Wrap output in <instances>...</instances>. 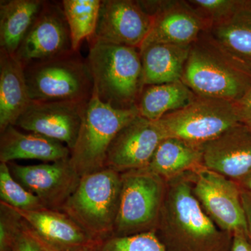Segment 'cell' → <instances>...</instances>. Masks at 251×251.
<instances>
[{"label": "cell", "instance_id": "cell-28", "mask_svg": "<svg viewBox=\"0 0 251 251\" xmlns=\"http://www.w3.org/2000/svg\"><path fill=\"white\" fill-rule=\"evenodd\" d=\"M24 219L15 208L0 201V251H12Z\"/></svg>", "mask_w": 251, "mask_h": 251}, {"label": "cell", "instance_id": "cell-1", "mask_svg": "<svg viewBox=\"0 0 251 251\" xmlns=\"http://www.w3.org/2000/svg\"><path fill=\"white\" fill-rule=\"evenodd\" d=\"M193 173L166 181L157 235L168 251H229L232 234L221 230L203 210L193 194Z\"/></svg>", "mask_w": 251, "mask_h": 251}, {"label": "cell", "instance_id": "cell-4", "mask_svg": "<svg viewBox=\"0 0 251 251\" xmlns=\"http://www.w3.org/2000/svg\"><path fill=\"white\" fill-rule=\"evenodd\" d=\"M121 173L111 168L81 176L62 210L95 242L113 234L121 192Z\"/></svg>", "mask_w": 251, "mask_h": 251}, {"label": "cell", "instance_id": "cell-25", "mask_svg": "<svg viewBox=\"0 0 251 251\" xmlns=\"http://www.w3.org/2000/svg\"><path fill=\"white\" fill-rule=\"evenodd\" d=\"M100 0H63L62 6L70 31L72 49L78 51L81 43L93 37L97 23Z\"/></svg>", "mask_w": 251, "mask_h": 251}, {"label": "cell", "instance_id": "cell-18", "mask_svg": "<svg viewBox=\"0 0 251 251\" xmlns=\"http://www.w3.org/2000/svg\"><path fill=\"white\" fill-rule=\"evenodd\" d=\"M0 133L1 163L22 159L52 163L70 157L67 145L39 133L21 131L15 126H9Z\"/></svg>", "mask_w": 251, "mask_h": 251}, {"label": "cell", "instance_id": "cell-3", "mask_svg": "<svg viewBox=\"0 0 251 251\" xmlns=\"http://www.w3.org/2000/svg\"><path fill=\"white\" fill-rule=\"evenodd\" d=\"M87 65L94 91L103 103L117 109L137 107L145 85L140 49L89 39Z\"/></svg>", "mask_w": 251, "mask_h": 251}, {"label": "cell", "instance_id": "cell-34", "mask_svg": "<svg viewBox=\"0 0 251 251\" xmlns=\"http://www.w3.org/2000/svg\"><path fill=\"white\" fill-rule=\"evenodd\" d=\"M240 188L251 192V172L244 176L242 179L236 181Z\"/></svg>", "mask_w": 251, "mask_h": 251}, {"label": "cell", "instance_id": "cell-33", "mask_svg": "<svg viewBox=\"0 0 251 251\" xmlns=\"http://www.w3.org/2000/svg\"><path fill=\"white\" fill-rule=\"evenodd\" d=\"M241 198L244 214H245L246 222H247V236L251 243V192L241 188Z\"/></svg>", "mask_w": 251, "mask_h": 251}, {"label": "cell", "instance_id": "cell-35", "mask_svg": "<svg viewBox=\"0 0 251 251\" xmlns=\"http://www.w3.org/2000/svg\"><path fill=\"white\" fill-rule=\"evenodd\" d=\"M98 242L95 243V244H92V245L88 246V247L84 248V249H81V250L78 251H94V250H95L96 245H97V244Z\"/></svg>", "mask_w": 251, "mask_h": 251}, {"label": "cell", "instance_id": "cell-20", "mask_svg": "<svg viewBox=\"0 0 251 251\" xmlns=\"http://www.w3.org/2000/svg\"><path fill=\"white\" fill-rule=\"evenodd\" d=\"M191 45L154 44L140 48L145 86L181 80Z\"/></svg>", "mask_w": 251, "mask_h": 251}, {"label": "cell", "instance_id": "cell-31", "mask_svg": "<svg viewBox=\"0 0 251 251\" xmlns=\"http://www.w3.org/2000/svg\"><path fill=\"white\" fill-rule=\"evenodd\" d=\"M234 103L239 123L251 129V88Z\"/></svg>", "mask_w": 251, "mask_h": 251}, {"label": "cell", "instance_id": "cell-27", "mask_svg": "<svg viewBox=\"0 0 251 251\" xmlns=\"http://www.w3.org/2000/svg\"><path fill=\"white\" fill-rule=\"evenodd\" d=\"M94 251H168L156 231L133 234L111 236L97 243Z\"/></svg>", "mask_w": 251, "mask_h": 251}, {"label": "cell", "instance_id": "cell-24", "mask_svg": "<svg viewBox=\"0 0 251 251\" xmlns=\"http://www.w3.org/2000/svg\"><path fill=\"white\" fill-rule=\"evenodd\" d=\"M181 80L144 87L137 108L140 116L158 121L167 114L184 108L197 97Z\"/></svg>", "mask_w": 251, "mask_h": 251}, {"label": "cell", "instance_id": "cell-21", "mask_svg": "<svg viewBox=\"0 0 251 251\" xmlns=\"http://www.w3.org/2000/svg\"><path fill=\"white\" fill-rule=\"evenodd\" d=\"M202 145L168 137L160 143L145 168L166 181L203 166Z\"/></svg>", "mask_w": 251, "mask_h": 251}, {"label": "cell", "instance_id": "cell-11", "mask_svg": "<svg viewBox=\"0 0 251 251\" xmlns=\"http://www.w3.org/2000/svg\"><path fill=\"white\" fill-rule=\"evenodd\" d=\"M62 4L45 1L15 55L23 67L73 52Z\"/></svg>", "mask_w": 251, "mask_h": 251}, {"label": "cell", "instance_id": "cell-6", "mask_svg": "<svg viewBox=\"0 0 251 251\" xmlns=\"http://www.w3.org/2000/svg\"><path fill=\"white\" fill-rule=\"evenodd\" d=\"M32 101L88 102L94 82L86 59L73 51L24 67Z\"/></svg>", "mask_w": 251, "mask_h": 251}, {"label": "cell", "instance_id": "cell-16", "mask_svg": "<svg viewBox=\"0 0 251 251\" xmlns=\"http://www.w3.org/2000/svg\"><path fill=\"white\" fill-rule=\"evenodd\" d=\"M203 166L234 181L251 172V129L242 124L203 144Z\"/></svg>", "mask_w": 251, "mask_h": 251}, {"label": "cell", "instance_id": "cell-5", "mask_svg": "<svg viewBox=\"0 0 251 251\" xmlns=\"http://www.w3.org/2000/svg\"><path fill=\"white\" fill-rule=\"evenodd\" d=\"M138 115L137 107L113 108L100 100L94 91L69 157L71 165L80 177L106 168L107 154L112 141L119 132Z\"/></svg>", "mask_w": 251, "mask_h": 251}, {"label": "cell", "instance_id": "cell-32", "mask_svg": "<svg viewBox=\"0 0 251 251\" xmlns=\"http://www.w3.org/2000/svg\"><path fill=\"white\" fill-rule=\"evenodd\" d=\"M229 251H251V243L247 232L237 231L232 234V245Z\"/></svg>", "mask_w": 251, "mask_h": 251}, {"label": "cell", "instance_id": "cell-10", "mask_svg": "<svg viewBox=\"0 0 251 251\" xmlns=\"http://www.w3.org/2000/svg\"><path fill=\"white\" fill-rule=\"evenodd\" d=\"M139 2L153 18L151 29L141 47L154 44L191 45L211 27L209 23L188 1Z\"/></svg>", "mask_w": 251, "mask_h": 251}, {"label": "cell", "instance_id": "cell-23", "mask_svg": "<svg viewBox=\"0 0 251 251\" xmlns=\"http://www.w3.org/2000/svg\"><path fill=\"white\" fill-rule=\"evenodd\" d=\"M46 1L6 0L0 3V49L15 54Z\"/></svg>", "mask_w": 251, "mask_h": 251}, {"label": "cell", "instance_id": "cell-26", "mask_svg": "<svg viewBox=\"0 0 251 251\" xmlns=\"http://www.w3.org/2000/svg\"><path fill=\"white\" fill-rule=\"evenodd\" d=\"M0 201L16 209L36 211L45 209L39 198L14 179L9 165L0 162Z\"/></svg>", "mask_w": 251, "mask_h": 251}, {"label": "cell", "instance_id": "cell-15", "mask_svg": "<svg viewBox=\"0 0 251 251\" xmlns=\"http://www.w3.org/2000/svg\"><path fill=\"white\" fill-rule=\"evenodd\" d=\"M152 21V16L143 9L139 1L103 0L97 29L91 39L140 49Z\"/></svg>", "mask_w": 251, "mask_h": 251}, {"label": "cell", "instance_id": "cell-29", "mask_svg": "<svg viewBox=\"0 0 251 251\" xmlns=\"http://www.w3.org/2000/svg\"><path fill=\"white\" fill-rule=\"evenodd\" d=\"M188 1L211 26L227 19L233 14L240 0H190Z\"/></svg>", "mask_w": 251, "mask_h": 251}, {"label": "cell", "instance_id": "cell-13", "mask_svg": "<svg viewBox=\"0 0 251 251\" xmlns=\"http://www.w3.org/2000/svg\"><path fill=\"white\" fill-rule=\"evenodd\" d=\"M8 165L19 184L37 196L46 208L54 210H62L81 178L69 158L33 166H21L14 162Z\"/></svg>", "mask_w": 251, "mask_h": 251}, {"label": "cell", "instance_id": "cell-2", "mask_svg": "<svg viewBox=\"0 0 251 251\" xmlns=\"http://www.w3.org/2000/svg\"><path fill=\"white\" fill-rule=\"evenodd\" d=\"M181 80L198 97L235 101L251 88V69L206 31L191 44Z\"/></svg>", "mask_w": 251, "mask_h": 251}, {"label": "cell", "instance_id": "cell-9", "mask_svg": "<svg viewBox=\"0 0 251 251\" xmlns=\"http://www.w3.org/2000/svg\"><path fill=\"white\" fill-rule=\"evenodd\" d=\"M192 189L203 210L221 230L247 234L241 188L235 181L202 167L193 173Z\"/></svg>", "mask_w": 251, "mask_h": 251}, {"label": "cell", "instance_id": "cell-14", "mask_svg": "<svg viewBox=\"0 0 251 251\" xmlns=\"http://www.w3.org/2000/svg\"><path fill=\"white\" fill-rule=\"evenodd\" d=\"M166 138L158 121L138 115L115 137L107 154L106 168L119 173L145 169Z\"/></svg>", "mask_w": 251, "mask_h": 251}, {"label": "cell", "instance_id": "cell-12", "mask_svg": "<svg viewBox=\"0 0 251 251\" xmlns=\"http://www.w3.org/2000/svg\"><path fill=\"white\" fill-rule=\"evenodd\" d=\"M87 103L31 100L15 126L57 140L72 150L77 141Z\"/></svg>", "mask_w": 251, "mask_h": 251}, {"label": "cell", "instance_id": "cell-17", "mask_svg": "<svg viewBox=\"0 0 251 251\" xmlns=\"http://www.w3.org/2000/svg\"><path fill=\"white\" fill-rule=\"evenodd\" d=\"M33 234L52 251H78L95 243L65 212L45 209H16Z\"/></svg>", "mask_w": 251, "mask_h": 251}, {"label": "cell", "instance_id": "cell-22", "mask_svg": "<svg viewBox=\"0 0 251 251\" xmlns=\"http://www.w3.org/2000/svg\"><path fill=\"white\" fill-rule=\"evenodd\" d=\"M208 31L229 53L251 69V0H240L233 14L211 25Z\"/></svg>", "mask_w": 251, "mask_h": 251}, {"label": "cell", "instance_id": "cell-30", "mask_svg": "<svg viewBox=\"0 0 251 251\" xmlns=\"http://www.w3.org/2000/svg\"><path fill=\"white\" fill-rule=\"evenodd\" d=\"M12 251H52L33 234L24 221L23 228L13 244Z\"/></svg>", "mask_w": 251, "mask_h": 251}, {"label": "cell", "instance_id": "cell-19", "mask_svg": "<svg viewBox=\"0 0 251 251\" xmlns=\"http://www.w3.org/2000/svg\"><path fill=\"white\" fill-rule=\"evenodd\" d=\"M30 102L22 63L0 49V132L15 126Z\"/></svg>", "mask_w": 251, "mask_h": 251}, {"label": "cell", "instance_id": "cell-7", "mask_svg": "<svg viewBox=\"0 0 251 251\" xmlns=\"http://www.w3.org/2000/svg\"><path fill=\"white\" fill-rule=\"evenodd\" d=\"M118 214L112 236L156 231L166 196L167 182L145 169L121 173Z\"/></svg>", "mask_w": 251, "mask_h": 251}, {"label": "cell", "instance_id": "cell-8", "mask_svg": "<svg viewBox=\"0 0 251 251\" xmlns=\"http://www.w3.org/2000/svg\"><path fill=\"white\" fill-rule=\"evenodd\" d=\"M166 138L202 145L239 123L234 101L198 97L158 120Z\"/></svg>", "mask_w": 251, "mask_h": 251}]
</instances>
